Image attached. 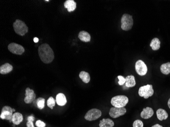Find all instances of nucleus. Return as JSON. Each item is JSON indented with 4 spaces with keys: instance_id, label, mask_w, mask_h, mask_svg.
Returning a JSON list of instances; mask_svg holds the SVG:
<instances>
[{
    "instance_id": "nucleus-1",
    "label": "nucleus",
    "mask_w": 170,
    "mask_h": 127,
    "mask_svg": "<svg viewBox=\"0 0 170 127\" xmlns=\"http://www.w3.org/2000/svg\"><path fill=\"white\" fill-rule=\"evenodd\" d=\"M38 54L44 63H51L54 59V53L48 44H42L39 47Z\"/></svg>"
},
{
    "instance_id": "nucleus-2",
    "label": "nucleus",
    "mask_w": 170,
    "mask_h": 127,
    "mask_svg": "<svg viewBox=\"0 0 170 127\" xmlns=\"http://www.w3.org/2000/svg\"><path fill=\"white\" fill-rule=\"evenodd\" d=\"M129 98L124 95H118L112 98L111 104L115 107H124L129 103Z\"/></svg>"
},
{
    "instance_id": "nucleus-3",
    "label": "nucleus",
    "mask_w": 170,
    "mask_h": 127,
    "mask_svg": "<svg viewBox=\"0 0 170 127\" xmlns=\"http://www.w3.org/2000/svg\"><path fill=\"white\" fill-rule=\"evenodd\" d=\"M14 30L17 34L20 36H24L28 33V28L24 22L19 19H16L13 23Z\"/></svg>"
},
{
    "instance_id": "nucleus-4",
    "label": "nucleus",
    "mask_w": 170,
    "mask_h": 127,
    "mask_svg": "<svg viewBox=\"0 0 170 127\" xmlns=\"http://www.w3.org/2000/svg\"><path fill=\"white\" fill-rule=\"evenodd\" d=\"M121 28L124 31H129L133 26V16L129 14H124L121 19Z\"/></svg>"
},
{
    "instance_id": "nucleus-5",
    "label": "nucleus",
    "mask_w": 170,
    "mask_h": 127,
    "mask_svg": "<svg viewBox=\"0 0 170 127\" xmlns=\"http://www.w3.org/2000/svg\"><path fill=\"white\" fill-rule=\"evenodd\" d=\"M154 92L152 85L147 84L140 87L138 93L140 96L144 97L145 99H148L154 94Z\"/></svg>"
},
{
    "instance_id": "nucleus-6",
    "label": "nucleus",
    "mask_w": 170,
    "mask_h": 127,
    "mask_svg": "<svg viewBox=\"0 0 170 127\" xmlns=\"http://www.w3.org/2000/svg\"><path fill=\"white\" fill-rule=\"evenodd\" d=\"M101 116V112L96 108L89 110L85 115V119L87 121H93L99 118Z\"/></svg>"
},
{
    "instance_id": "nucleus-7",
    "label": "nucleus",
    "mask_w": 170,
    "mask_h": 127,
    "mask_svg": "<svg viewBox=\"0 0 170 127\" xmlns=\"http://www.w3.org/2000/svg\"><path fill=\"white\" fill-rule=\"evenodd\" d=\"M135 69L136 73L140 76H144L147 73L148 69L145 63L143 60H139L135 64Z\"/></svg>"
},
{
    "instance_id": "nucleus-8",
    "label": "nucleus",
    "mask_w": 170,
    "mask_h": 127,
    "mask_svg": "<svg viewBox=\"0 0 170 127\" xmlns=\"http://www.w3.org/2000/svg\"><path fill=\"white\" fill-rule=\"evenodd\" d=\"M126 112V109L125 107L118 108V107H114L110 109L109 115L112 118H116L125 115Z\"/></svg>"
},
{
    "instance_id": "nucleus-9",
    "label": "nucleus",
    "mask_w": 170,
    "mask_h": 127,
    "mask_svg": "<svg viewBox=\"0 0 170 127\" xmlns=\"http://www.w3.org/2000/svg\"><path fill=\"white\" fill-rule=\"evenodd\" d=\"M8 49L11 53L17 55H22L25 52L23 47L16 43H11L9 44Z\"/></svg>"
},
{
    "instance_id": "nucleus-10",
    "label": "nucleus",
    "mask_w": 170,
    "mask_h": 127,
    "mask_svg": "<svg viewBox=\"0 0 170 127\" xmlns=\"http://www.w3.org/2000/svg\"><path fill=\"white\" fill-rule=\"evenodd\" d=\"M12 109L11 108V107L8 106H5L2 108L0 118L2 119H7L9 121L10 119H12Z\"/></svg>"
},
{
    "instance_id": "nucleus-11",
    "label": "nucleus",
    "mask_w": 170,
    "mask_h": 127,
    "mask_svg": "<svg viewBox=\"0 0 170 127\" xmlns=\"http://www.w3.org/2000/svg\"><path fill=\"white\" fill-rule=\"evenodd\" d=\"M26 97L24 99V101L27 104H30L35 99L36 94L34 91L31 90L29 88H27L26 90Z\"/></svg>"
},
{
    "instance_id": "nucleus-12",
    "label": "nucleus",
    "mask_w": 170,
    "mask_h": 127,
    "mask_svg": "<svg viewBox=\"0 0 170 127\" xmlns=\"http://www.w3.org/2000/svg\"><path fill=\"white\" fill-rule=\"evenodd\" d=\"M154 115V111L153 109L151 107H147L143 109L142 112H141V118L144 119H148L151 118Z\"/></svg>"
},
{
    "instance_id": "nucleus-13",
    "label": "nucleus",
    "mask_w": 170,
    "mask_h": 127,
    "mask_svg": "<svg viewBox=\"0 0 170 127\" xmlns=\"http://www.w3.org/2000/svg\"><path fill=\"white\" fill-rule=\"evenodd\" d=\"M64 7L66 8L68 12H72L75 10L76 8V3L73 0H67L64 4Z\"/></svg>"
},
{
    "instance_id": "nucleus-14",
    "label": "nucleus",
    "mask_w": 170,
    "mask_h": 127,
    "mask_svg": "<svg viewBox=\"0 0 170 127\" xmlns=\"http://www.w3.org/2000/svg\"><path fill=\"white\" fill-rule=\"evenodd\" d=\"M13 70L12 66L7 63L1 66L0 67V73L1 74H6L10 73Z\"/></svg>"
},
{
    "instance_id": "nucleus-15",
    "label": "nucleus",
    "mask_w": 170,
    "mask_h": 127,
    "mask_svg": "<svg viewBox=\"0 0 170 127\" xmlns=\"http://www.w3.org/2000/svg\"><path fill=\"white\" fill-rule=\"evenodd\" d=\"M79 39L83 42H89L91 40V36L87 32L85 31H80L78 36Z\"/></svg>"
},
{
    "instance_id": "nucleus-16",
    "label": "nucleus",
    "mask_w": 170,
    "mask_h": 127,
    "mask_svg": "<svg viewBox=\"0 0 170 127\" xmlns=\"http://www.w3.org/2000/svg\"><path fill=\"white\" fill-rule=\"evenodd\" d=\"M12 120L13 124L16 125H19L23 121V115L19 112H16L13 114Z\"/></svg>"
},
{
    "instance_id": "nucleus-17",
    "label": "nucleus",
    "mask_w": 170,
    "mask_h": 127,
    "mask_svg": "<svg viewBox=\"0 0 170 127\" xmlns=\"http://www.w3.org/2000/svg\"><path fill=\"white\" fill-rule=\"evenodd\" d=\"M126 82H125V86L127 88H133L135 87L136 84V82L135 80V76L133 75H129L125 78Z\"/></svg>"
},
{
    "instance_id": "nucleus-18",
    "label": "nucleus",
    "mask_w": 170,
    "mask_h": 127,
    "mask_svg": "<svg viewBox=\"0 0 170 127\" xmlns=\"http://www.w3.org/2000/svg\"><path fill=\"white\" fill-rule=\"evenodd\" d=\"M157 118L159 121H163L167 119L168 118V115L167 112L163 109L159 108L156 111Z\"/></svg>"
},
{
    "instance_id": "nucleus-19",
    "label": "nucleus",
    "mask_w": 170,
    "mask_h": 127,
    "mask_svg": "<svg viewBox=\"0 0 170 127\" xmlns=\"http://www.w3.org/2000/svg\"><path fill=\"white\" fill-rule=\"evenodd\" d=\"M56 102L58 105H65L67 103L66 98L65 95L62 93L58 94L56 96Z\"/></svg>"
},
{
    "instance_id": "nucleus-20",
    "label": "nucleus",
    "mask_w": 170,
    "mask_h": 127,
    "mask_svg": "<svg viewBox=\"0 0 170 127\" xmlns=\"http://www.w3.org/2000/svg\"><path fill=\"white\" fill-rule=\"evenodd\" d=\"M114 122L110 118H103L100 121L99 127H113Z\"/></svg>"
},
{
    "instance_id": "nucleus-21",
    "label": "nucleus",
    "mask_w": 170,
    "mask_h": 127,
    "mask_svg": "<svg viewBox=\"0 0 170 127\" xmlns=\"http://www.w3.org/2000/svg\"><path fill=\"white\" fill-rule=\"evenodd\" d=\"M150 46L151 47L153 50H158L161 47V41L159 39L157 38H154L152 40Z\"/></svg>"
},
{
    "instance_id": "nucleus-22",
    "label": "nucleus",
    "mask_w": 170,
    "mask_h": 127,
    "mask_svg": "<svg viewBox=\"0 0 170 127\" xmlns=\"http://www.w3.org/2000/svg\"><path fill=\"white\" fill-rule=\"evenodd\" d=\"M79 77L85 84H88L90 81V75L87 72L81 71L79 74Z\"/></svg>"
},
{
    "instance_id": "nucleus-23",
    "label": "nucleus",
    "mask_w": 170,
    "mask_h": 127,
    "mask_svg": "<svg viewBox=\"0 0 170 127\" xmlns=\"http://www.w3.org/2000/svg\"><path fill=\"white\" fill-rule=\"evenodd\" d=\"M161 71L162 74L165 75H168L170 73V63H163L160 67Z\"/></svg>"
},
{
    "instance_id": "nucleus-24",
    "label": "nucleus",
    "mask_w": 170,
    "mask_h": 127,
    "mask_svg": "<svg viewBox=\"0 0 170 127\" xmlns=\"http://www.w3.org/2000/svg\"><path fill=\"white\" fill-rule=\"evenodd\" d=\"M45 99L43 98H39L37 100V107L39 109H42L44 107Z\"/></svg>"
},
{
    "instance_id": "nucleus-25",
    "label": "nucleus",
    "mask_w": 170,
    "mask_h": 127,
    "mask_svg": "<svg viewBox=\"0 0 170 127\" xmlns=\"http://www.w3.org/2000/svg\"><path fill=\"white\" fill-rule=\"evenodd\" d=\"M55 100L52 97H51L48 98V99L47 101V105L48 106V107H50V108L53 109V107H54L55 105Z\"/></svg>"
},
{
    "instance_id": "nucleus-26",
    "label": "nucleus",
    "mask_w": 170,
    "mask_h": 127,
    "mask_svg": "<svg viewBox=\"0 0 170 127\" xmlns=\"http://www.w3.org/2000/svg\"><path fill=\"white\" fill-rule=\"evenodd\" d=\"M144 124L142 121L139 119H137L133 122V127H143Z\"/></svg>"
},
{
    "instance_id": "nucleus-27",
    "label": "nucleus",
    "mask_w": 170,
    "mask_h": 127,
    "mask_svg": "<svg viewBox=\"0 0 170 127\" xmlns=\"http://www.w3.org/2000/svg\"><path fill=\"white\" fill-rule=\"evenodd\" d=\"M118 78L119 79L118 84L120 85H123L126 82V79H125V78L123 76L119 75V76H118Z\"/></svg>"
},
{
    "instance_id": "nucleus-28",
    "label": "nucleus",
    "mask_w": 170,
    "mask_h": 127,
    "mask_svg": "<svg viewBox=\"0 0 170 127\" xmlns=\"http://www.w3.org/2000/svg\"><path fill=\"white\" fill-rule=\"evenodd\" d=\"M36 125L37 127H45L46 125H45L44 122H42L41 121L38 120V121H36Z\"/></svg>"
},
{
    "instance_id": "nucleus-29",
    "label": "nucleus",
    "mask_w": 170,
    "mask_h": 127,
    "mask_svg": "<svg viewBox=\"0 0 170 127\" xmlns=\"http://www.w3.org/2000/svg\"><path fill=\"white\" fill-rule=\"evenodd\" d=\"M27 127H34L32 121H28L26 124Z\"/></svg>"
},
{
    "instance_id": "nucleus-30",
    "label": "nucleus",
    "mask_w": 170,
    "mask_h": 127,
    "mask_svg": "<svg viewBox=\"0 0 170 127\" xmlns=\"http://www.w3.org/2000/svg\"><path fill=\"white\" fill-rule=\"evenodd\" d=\"M34 119H35V118H34V116H33V115H30V116H28V118H27L28 121H32V122L34 121Z\"/></svg>"
},
{
    "instance_id": "nucleus-31",
    "label": "nucleus",
    "mask_w": 170,
    "mask_h": 127,
    "mask_svg": "<svg viewBox=\"0 0 170 127\" xmlns=\"http://www.w3.org/2000/svg\"><path fill=\"white\" fill-rule=\"evenodd\" d=\"M151 127H163L162 125H161L159 124H155L154 125H152Z\"/></svg>"
},
{
    "instance_id": "nucleus-32",
    "label": "nucleus",
    "mask_w": 170,
    "mask_h": 127,
    "mask_svg": "<svg viewBox=\"0 0 170 127\" xmlns=\"http://www.w3.org/2000/svg\"><path fill=\"white\" fill-rule=\"evenodd\" d=\"M38 38H34V41L35 43H37V42H38Z\"/></svg>"
},
{
    "instance_id": "nucleus-33",
    "label": "nucleus",
    "mask_w": 170,
    "mask_h": 127,
    "mask_svg": "<svg viewBox=\"0 0 170 127\" xmlns=\"http://www.w3.org/2000/svg\"><path fill=\"white\" fill-rule=\"evenodd\" d=\"M168 107L170 109V98L168 99Z\"/></svg>"
},
{
    "instance_id": "nucleus-34",
    "label": "nucleus",
    "mask_w": 170,
    "mask_h": 127,
    "mask_svg": "<svg viewBox=\"0 0 170 127\" xmlns=\"http://www.w3.org/2000/svg\"><path fill=\"white\" fill-rule=\"evenodd\" d=\"M13 112H16V110L14 109H12Z\"/></svg>"
},
{
    "instance_id": "nucleus-35",
    "label": "nucleus",
    "mask_w": 170,
    "mask_h": 127,
    "mask_svg": "<svg viewBox=\"0 0 170 127\" xmlns=\"http://www.w3.org/2000/svg\"><path fill=\"white\" fill-rule=\"evenodd\" d=\"M45 1H46V2H49V1H48V0H46Z\"/></svg>"
}]
</instances>
